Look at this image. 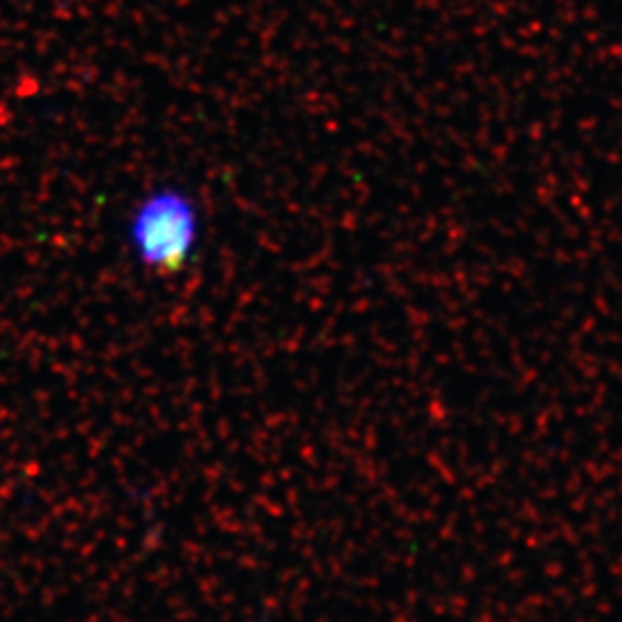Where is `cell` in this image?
<instances>
[{"label":"cell","instance_id":"cell-1","mask_svg":"<svg viewBox=\"0 0 622 622\" xmlns=\"http://www.w3.org/2000/svg\"><path fill=\"white\" fill-rule=\"evenodd\" d=\"M204 210L185 187L155 185L132 204L125 217V245L148 272H183L204 242Z\"/></svg>","mask_w":622,"mask_h":622}]
</instances>
